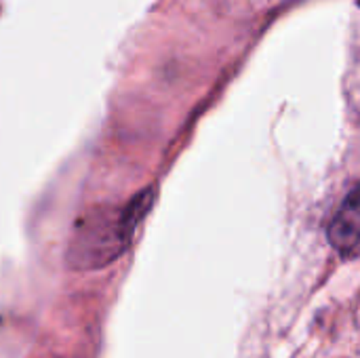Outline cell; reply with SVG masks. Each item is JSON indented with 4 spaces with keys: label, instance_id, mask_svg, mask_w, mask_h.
<instances>
[{
    "label": "cell",
    "instance_id": "obj_1",
    "mask_svg": "<svg viewBox=\"0 0 360 358\" xmlns=\"http://www.w3.org/2000/svg\"><path fill=\"white\" fill-rule=\"evenodd\" d=\"M327 238L344 260L360 255V181L329 222Z\"/></svg>",
    "mask_w": 360,
    "mask_h": 358
},
{
    "label": "cell",
    "instance_id": "obj_2",
    "mask_svg": "<svg viewBox=\"0 0 360 358\" xmlns=\"http://www.w3.org/2000/svg\"><path fill=\"white\" fill-rule=\"evenodd\" d=\"M359 6H360V0H359Z\"/></svg>",
    "mask_w": 360,
    "mask_h": 358
}]
</instances>
